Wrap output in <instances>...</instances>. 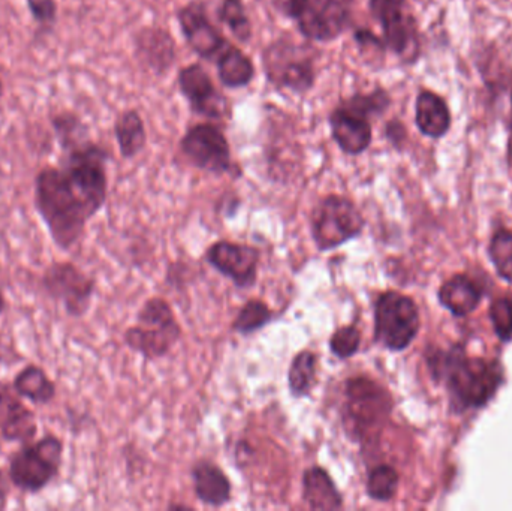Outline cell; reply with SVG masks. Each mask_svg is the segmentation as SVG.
Instances as JSON below:
<instances>
[{"instance_id":"27","label":"cell","mask_w":512,"mask_h":511,"mask_svg":"<svg viewBox=\"0 0 512 511\" xmlns=\"http://www.w3.org/2000/svg\"><path fill=\"white\" fill-rule=\"evenodd\" d=\"M50 122L57 143L62 147L63 152H69L90 140L89 129L84 125L83 120L72 111H59V113L51 114Z\"/></svg>"},{"instance_id":"20","label":"cell","mask_w":512,"mask_h":511,"mask_svg":"<svg viewBox=\"0 0 512 511\" xmlns=\"http://www.w3.org/2000/svg\"><path fill=\"white\" fill-rule=\"evenodd\" d=\"M303 501L310 510L336 511L343 509V495L325 468H307L303 473Z\"/></svg>"},{"instance_id":"11","label":"cell","mask_w":512,"mask_h":511,"mask_svg":"<svg viewBox=\"0 0 512 511\" xmlns=\"http://www.w3.org/2000/svg\"><path fill=\"white\" fill-rule=\"evenodd\" d=\"M373 18L381 24L385 47L405 63L420 57L417 21L406 0H369Z\"/></svg>"},{"instance_id":"43","label":"cell","mask_w":512,"mask_h":511,"mask_svg":"<svg viewBox=\"0 0 512 511\" xmlns=\"http://www.w3.org/2000/svg\"><path fill=\"white\" fill-rule=\"evenodd\" d=\"M342 2H345L346 5L354 6L355 3H357V0H342Z\"/></svg>"},{"instance_id":"32","label":"cell","mask_w":512,"mask_h":511,"mask_svg":"<svg viewBox=\"0 0 512 511\" xmlns=\"http://www.w3.org/2000/svg\"><path fill=\"white\" fill-rule=\"evenodd\" d=\"M490 257L498 269L499 275L512 284V233L508 230L499 231L492 239Z\"/></svg>"},{"instance_id":"17","label":"cell","mask_w":512,"mask_h":511,"mask_svg":"<svg viewBox=\"0 0 512 511\" xmlns=\"http://www.w3.org/2000/svg\"><path fill=\"white\" fill-rule=\"evenodd\" d=\"M328 126L334 143L345 155H361L372 144L373 129L369 117L343 101L328 116Z\"/></svg>"},{"instance_id":"30","label":"cell","mask_w":512,"mask_h":511,"mask_svg":"<svg viewBox=\"0 0 512 511\" xmlns=\"http://www.w3.org/2000/svg\"><path fill=\"white\" fill-rule=\"evenodd\" d=\"M399 480V473L393 467L378 465L367 476V495L378 503H388L396 497Z\"/></svg>"},{"instance_id":"36","label":"cell","mask_w":512,"mask_h":511,"mask_svg":"<svg viewBox=\"0 0 512 511\" xmlns=\"http://www.w3.org/2000/svg\"><path fill=\"white\" fill-rule=\"evenodd\" d=\"M355 42L361 51L366 53H382L385 51V42L381 41L372 30L369 29H358L354 33Z\"/></svg>"},{"instance_id":"33","label":"cell","mask_w":512,"mask_h":511,"mask_svg":"<svg viewBox=\"0 0 512 511\" xmlns=\"http://www.w3.org/2000/svg\"><path fill=\"white\" fill-rule=\"evenodd\" d=\"M330 351L340 360H348L354 357L360 350L361 332L354 324L339 327L336 332L331 335Z\"/></svg>"},{"instance_id":"15","label":"cell","mask_w":512,"mask_h":511,"mask_svg":"<svg viewBox=\"0 0 512 511\" xmlns=\"http://www.w3.org/2000/svg\"><path fill=\"white\" fill-rule=\"evenodd\" d=\"M206 260L236 287H254L259 266V251L254 246L219 240L207 249Z\"/></svg>"},{"instance_id":"41","label":"cell","mask_w":512,"mask_h":511,"mask_svg":"<svg viewBox=\"0 0 512 511\" xmlns=\"http://www.w3.org/2000/svg\"><path fill=\"white\" fill-rule=\"evenodd\" d=\"M508 167H510L512 174V134L510 140H508Z\"/></svg>"},{"instance_id":"5","label":"cell","mask_w":512,"mask_h":511,"mask_svg":"<svg viewBox=\"0 0 512 511\" xmlns=\"http://www.w3.org/2000/svg\"><path fill=\"white\" fill-rule=\"evenodd\" d=\"M318 51L294 39L277 38L262 51V68L271 86L304 95L315 87Z\"/></svg>"},{"instance_id":"19","label":"cell","mask_w":512,"mask_h":511,"mask_svg":"<svg viewBox=\"0 0 512 511\" xmlns=\"http://www.w3.org/2000/svg\"><path fill=\"white\" fill-rule=\"evenodd\" d=\"M195 495L210 507H224L231 501L233 485L227 474L210 461H200L192 468Z\"/></svg>"},{"instance_id":"42","label":"cell","mask_w":512,"mask_h":511,"mask_svg":"<svg viewBox=\"0 0 512 511\" xmlns=\"http://www.w3.org/2000/svg\"><path fill=\"white\" fill-rule=\"evenodd\" d=\"M3 93H5V86H3L2 78H0V101H2Z\"/></svg>"},{"instance_id":"28","label":"cell","mask_w":512,"mask_h":511,"mask_svg":"<svg viewBox=\"0 0 512 511\" xmlns=\"http://www.w3.org/2000/svg\"><path fill=\"white\" fill-rule=\"evenodd\" d=\"M218 20L230 29L237 41L242 44L251 41L254 27L242 0H222L218 8Z\"/></svg>"},{"instance_id":"21","label":"cell","mask_w":512,"mask_h":511,"mask_svg":"<svg viewBox=\"0 0 512 511\" xmlns=\"http://www.w3.org/2000/svg\"><path fill=\"white\" fill-rule=\"evenodd\" d=\"M415 123L426 137H445L451 128V111L447 101L430 90L420 92L415 101Z\"/></svg>"},{"instance_id":"39","label":"cell","mask_w":512,"mask_h":511,"mask_svg":"<svg viewBox=\"0 0 512 511\" xmlns=\"http://www.w3.org/2000/svg\"><path fill=\"white\" fill-rule=\"evenodd\" d=\"M12 354L11 348L6 347L5 342H3L2 336H0V366L6 365L8 363V356Z\"/></svg>"},{"instance_id":"35","label":"cell","mask_w":512,"mask_h":511,"mask_svg":"<svg viewBox=\"0 0 512 511\" xmlns=\"http://www.w3.org/2000/svg\"><path fill=\"white\" fill-rule=\"evenodd\" d=\"M26 3L30 17L39 27L45 30L53 29L59 14L56 0H26Z\"/></svg>"},{"instance_id":"2","label":"cell","mask_w":512,"mask_h":511,"mask_svg":"<svg viewBox=\"0 0 512 511\" xmlns=\"http://www.w3.org/2000/svg\"><path fill=\"white\" fill-rule=\"evenodd\" d=\"M430 371L436 380L442 378L462 408L484 407L502 384V368L495 360L471 359L462 347L448 353L436 351L427 356Z\"/></svg>"},{"instance_id":"26","label":"cell","mask_w":512,"mask_h":511,"mask_svg":"<svg viewBox=\"0 0 512 511\" xmlns=\"http://www.w3.org/2000/svg\"><path fill=\"white\" fill-rule=\"evenodd\" d=\"M316 377H318V356L309 350L300 351L289 366V393L294 398H306L315 387Z\"/></svg>"},{"instance_id":"23","label":"cell","mask_w":512,"mask_h":511,"mask_svg":"<svg viewBox=\"0 0 512 511\" xmlns=\"http://www.w3.org/2000/svg\"><path fill=\"white\" fill-rule=\"evenodd\" d=\"M215 63L219 80L227 89H243L254 81V62L236 45L228 44Z\"/></svg>"},{"instance_id":"22","label":"cell","mask_w":512,"mask_h":511,"mask_svg":"<svg viewBox=\"0 0 512 511\" xmlns=\"http://www.w3.org/2000/svg\"><path fill=\"white\" fill-rule=\"evenodd\" d=\"M12 387L24 401L45 407L56 399L57 386L42 366L29 363L12 378Z\"/></svg>"},{"instance_id":"3","label":"cell","mask_w":512,"mask_h":511,"mask_svg":"<svg viewBox=\"0 0 512 511\" xmlns=\"http://www.w3.org/2000/svg\"><path fill=\"white\" fill-rule=\"evenodd\" d=\"M65 441L54 434L21 444L8 459L11 485L24 494L45 491L62 473Z\"/></svg>"},{"instance_id":"7","label":"cell","mask_w":512,"mask_h":511,"mask_svg":"<svg viewBox=\"0 0 512 511\" xmlns=\"http://www.w3.org/2000/svg\"><path fill=\"white\" fill-rule=\"evenodd\" d=\"M180 336L182 327L171 306L161 297H152L138 312L137 326L126 330L123 341L144 359L155 360L167 356Z\"/></svg>"},{"instance_id":"13","label":"cell","mask_w":512,"mask_h":511,"mask_svg":"<svg viewBox=\"0 0 512 511\" xmlns=\"http://www.w3.org/2000/svg\"><path fill=\"white\" fill-rule=\"evenodd\" d=\"M177 21L191 50L201 59L216 62L230 42L210 21L203 2H191L177 11Z\"/></svg>"},{"instance_id":"6","label":"cell","mask_w":512,"mask_h":511,"mask_svg":"<svg viewBox=\"0 0 512 511\" xmlns=\"http://www.w3.org/2000/svg\"><path fill=\"white\" fill-rule=\"evenodd\" d=\"M274 8L297 24L298 32L316 42H331L352 26V6L342 0H271Z\"/></svg>"},{"instance_id":"24","label":"cell","mask_w":512,"mask_h":511,"mask_svg":"<svg viewBox=\"0 0 512 511\" xmlns=\"http://www.w3.org/2000/svg\"><path fill=\"white\" fill-rule=\"evenodd\" d=\"M442 305L457 317H465L477 309L481 302V291L477 284L463 275L454 276L439 290Z\"/></svg>"},{"instance_id":"9","label":"cell","mask_w":512,"mask_h":511,"mask_svg":"<svg viewBox=\"0 0 512 511\" xmlns=\"http://www.w3.org/2000/svg\"><path fill=\"white\" fill-rule=\"evenodd\" d=\"M420 312L411 297L385 291L375 303V342L399 353L411 347L420 332Z\"/></svg>"},{"instance_id":"4","label":"cell","mask_w":512,"mask_h":511,"mask_svg":"<svg viewBox=\"0 0 512 511\" xmlns=\"http://www.w3.org/2000/svg\"><path fill=\"white\" fill-rule=\"evenodd\" d=\"M391 408L393 401L384 387L370 378H351L346 383L342 405L343 429L351 441L367 443L378 438Z\"/></svg>"},{"instance_id":"34","label":"cell","mask_w":512,"mask_h":511,"mask_svg":"<svg viewBox=\"0 0 512 511\" xmlns=\"http://www.w3.org/2000/svg\"><path fill=\"white\" fill-rule=\"evenodd\" d=\"M490 318L496 335L504 342L512 339V300L508 297L498 299L490 308Z\"/></svg>"},{"instance_id":"40","label":"cell","mask_w":512,"mask_h":511,"mask_svg":"<svg viewBox=\"0 0 512 511\" xmlns=\"http://www.w3.org/2000/svg\"><path fill=\"white\" fill-rule=\"evenodd\" d=\"M6 309H8V300H6L5 293L0 290V315L5 314Z\"/></svg>"},{"instance_id":"25","label":"cell","mask_w":512,"mask_h":511,"mask_svg":"<svg viewBox=\"0 0 512 511\" xmlns=\"http://www.w3.org/2000/svg\"><path fill=\"white\" fill-rule=\"evenodd\" d=\"M114 135L119 144L120 155L132 159L143 152L147 144L146 125L137 110H125L114 122Z\"/></svg>"},{"instance_id":"12","label":"cell","mask_w":512,"mask_h":511,"mask_svg":"<svg viewBox=\"0 0 512 511\" xmlns=\"http://www.w3.org/2000/svg\"><path fill=\"white\" fill-rule=\"evenodd\" d=\"M180 150L194 167L207 173L222 176L236 171L230 143L215 123L191 126L180 140Z\"/></svg>"},{"instance_id":"38","label":"cell","mask_w":512,"mask_h":511,"mask_svg":"<svg viewBox=\"0 0 512 511\" xmlns=\"http://www.w3.org/2000/svg\"><path fill=\"white\" fill-rule=\"evenodd\" d=\"M9 494H11V480L8 473L0 468V511L8 509Z\"/></svg>"},{"instance_id":"8","label":"cell","mask_w":512,"mask_h":511,"mask_svg":"<svg viewBox=\"0 0 512 511\" xmlns=\"http://www.w3.org/2000/svg\"><path fill=\"white\" fill-rule=\"evenodd\" d=\"M364 225L366 222L354 201L343 195H327L312 212L313 242L321 252L333 251L360 237Z\"/></svg>"},{"instance_id":"29","label":"cell","mask_w":512,"mask_h":511,"mask_svg":"<svg viewBox=\"0 0 512 511\" xmlns=\"http://www.w3.org/2000/svg\"><path fill=\"white\" fill-rule=\"evenodd\" d=\"M271 320H273V312L268 308L267 303L252 299L242 306L231 329L239 335L248 336L264 329Z\"/></svg>"},{"instance_id":"1","label":"cell","mask_w":512,"mask_h":511,"mask_svg":"<svg viewBox=\"0 0 512 511\" xmlns=\"http://www.w3.org/2000/svg\"><path fill=\"white\" fill-rule=\"evenodd\" d=\"M63 153L59 167H44L36 174L33 206L54 246L68 252L107 203L108 153L92 140Z\"/></svg>"},{"instance_id":"18","label":"cell","mask_w":512,"mask_h":511,"mask_svg":"<svg viewBox=\"0 0 512 511\" xmlns=\"http://www.w3.org/2000/svg\"><path fill=\"white\" fill-rule=\"evenodd\" d=\"M134 44L138 62L156 75L167 74L176 62V41L162 27H143L135 35Z\"/></svg>"},{"instance_id":"16","label":"cell","mask_w":512,"mask_h":511,"mask_svg":"<svg viewBox=\"0 0 512 511\" xmlns=\"http://www.w3.org/2000/svg\"><path fill=\"white\" fill-rule=\"evenodd\" d=\"M38 435L35 411L24 404L12 383L0 381V443L24 444Z\"/></svg>"},{"instance_id":"31","label":"cell","mask_w":512,"mask_h":511,"mask_svg":"<svg viewBox=\"0 0 512 511\" xmlns=\"http://www.w3.org/2000/svg\"><path fill=\"white\" fill-rule=\"evenodd\" d=\"M345 104L355 110L361 111L367 117H378L384 114L390 108L391 98L387 90L382 87H376L375 90L369 93H355L351 98L343 99Z\"/></svg>"},{"instance_id":"10","label":"cell","mask_w":512,"mask_h":511,"mask_svg":"<svg viewBox=\"0 0 512 511\" xmlns=\"http://www.w3.org/2000/svg\"><path fill=\"white\" fill-rule=\"evenodd\" d=\"M48 299L60 303L68 317L80 320L92 306L96 281L72 261H53L39 279Z\"/></svg>"},{"instance_id":"14","label":"cell","mask_w":512,"mask_h":511,"mask_svg":"<svg viewBox=\"0 0 512 511\" xmlns=\"http://www.w3.org/2000/svg\"><path fill=\"white\" fill-rule=\"evenodd\" d=\"M179 89L192 111L210 120H221L231 113L230 102L216 89L209 72L200 63L180 69Z\"/></svg>"},{"instance_id":"37","label":"cell","mask_w":512,"mask_h":511,"mask_svg":"<svg viewBox=\"0 0 512 511\" xmlns=\"http://www.w3.org/2000/svg\"><path fill=\"white\" fill-rule=\"evenodd\" d=\"M385 137L396 149H402L406 137H408V132H406L405 125L400 120L393 119L385 126Z\"/></svg>"}]
</instances>
